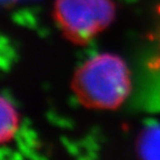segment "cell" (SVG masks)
<instances>
[{
	"label": "cell",
	"instance_id": "6da1fadb",
	"mask_svg": "<svg viewBox=\"0 0 160 160\" xmlns=\"http://www.w3.org/2000/svg\"><path fill=\"white\" fill-rule=\"evenodd\" d=\"M71 89L83 107L115 110L131 92L130 71L120 57L102 53L76 71Z\"/></svg>",
	"mask_w": 160,
	"mask_h": 160
},
{
	"label": "cell",
	"instance_id": "7a4b0ae2",
	"mask_svg": "<svg viewBox=\"0 0 160 160\" xmlns=\"http://www.w3.org/2000/svg\"><path fill=\"white\" fill-rule=\"evenodd\" d=\"M112 0H56L52 16L66 39L87 45L115 19Z\"/></svg>",
	"mask_w": 160,
	"mask_h": 160
},
{
	"label": "cell",
	"instance_id": "3957f363",
	"mask_svg": "<svg viewBox=\"0 0 160 160\" xmlns=\"http://www.w3.org/2000/svg\"><path fill=\"white\" fill-rule=\"evenodd\" d=\"M141 159L160 160V126L152 125L141 131L136 143Z\"/></svg>",
	"mask_w": 160,
	"mask_h": 160
},
{
	"label": "cell",
	"instance_id": "277c9868",
	"mask_svg": "<svg viewBox=\"0 0 160 160\" xmlns=\"http://www.w3.org/2000/svg\"><path fill=\"white\" fill-rule=\"evenodd\" d=\"M0 111H1V129H0V141L2 143L12 139L18 130V117L17 111L8 102L5 97L0 99Z\"/></svg>",
	"mask_w": 160,
	"mask_h": 160
},
{
	"label": "cell",
	"instance_id": "5b68a950",
	"mask_svg": "<svg viewBox=\"0 0 160 160\" xmlns=\"http://www.w3.org/2000/svg\"><path fill=\"white\" fill-rule=\"evenodd\" d=\"M15 1L16 0H2V3L5 6H10V5H12Z\"/></svg>",
	"mask_w": 160,
	"mask_h": 160
}]
</instances>
